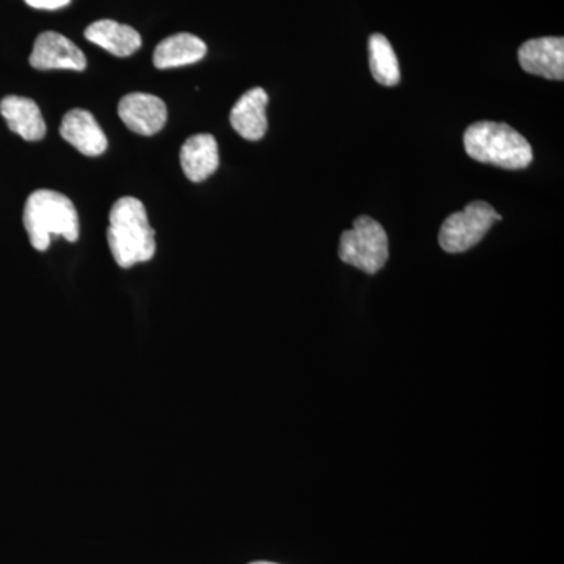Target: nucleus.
Wrapping results in <instances>:
<instances>
[{
    "instance_id": "13",
    "label": "nucleus",
    "mask_w": 564,
    "mask_h": 564,
    "mask_svg": "<svg viewBox=\"0 0 564 564\" xmlns=\"http://www.w3.org/2000/svg\"><path fill=\"white\" fill-rule=\"evenodd\" d=\"M206 54L207 46L202 39L192 33H176L159 43L152 61L158 69L180 68L203 61Z\"/></svg>"
},
{
    "instance_id": "2",
    "label": "nucleus",
    "mask_w": 564,
    "mask_h": 564,
    "mask_svg": "<svg viewBox=\"0 0 564 564\" xmlns=\"http://www.w3.org/2000/svg\"><path fill=\"white\" fill-rule=\"evenodd\" d=\"M24 226L36 251H46L55 236L70 243L79 240V214L76 206L68 196L58 192H33L25 203Z\"/></svg>"
},
{
    "instance_id": "3",
    "label": "nucleus",
    "mask_w": 564,
    "mask_h": 564,
    "mask_svg": "<svg viewBox=\"0 0 564 564\" xmlns=\"http://www.w3.org/2000/svg\"><path fill=\"white\" fill-rule=\"evenodd\" d=\"M464 148L474 161L505 170L527 169L533 162L529 141L503 122H475L464 133Z\"/></svg>"
},
{
    "instance_id": "11",
    "label": "nucleus",
    "mask_w": 564,
    "mask_h": 564,
    "mask_svg": "<svg viewBox=\"0 0 564 564\" xmlns=\"http://www.w3.org/2000/svg\"><path fill=\"white\" fill-rule=\"evenodd\" d=\"M181 166L188 181H206L220 166L217 140L210 133L191 137L182 147Z\"/></svg>"
},
{
    "instance_id": "15",
    "label": "nucleus",
    "mask_w": 564,
    "mask_h": 564,
    "mask_svg": "<svg viewBox=\"0 0 564 564\" xmlns=\"http://www.w3.org/2000/svg\"><path fill=\"white\" fill-rule=\"evenodd\" d=\"M369 57L373 79L384 87H395L400 82L399 61L391 43L381 33L370 36Z\"/></svg>"
},
{
    "instance_id": "1",
    "label": "nucleus",
    "mask_w": 564,
    "mask_h": 564,
    "mask_svg": "<svg viewBox=\"0 0 564 564\" xmlns=\"http://www.w3.org/2000/svg\"><path fill=\"white\" fill-rule=\"evenodd\" d=\"M110 226L107 231L109 247L115 262L121 269H131L135 263L154 258L155 231L148 220L147 207L133 196H124L110 210Z\"/></svg>"
},
{
    "instance_id": "17",
    "label": "nucleus",
    "mask_w": 564,
    "mask_h": 564,
    "mask_svg": "<svg viewBox=\"0 0 564 564\" xmlns=\"http://www.w3.org/2000/svg\"><path fill=\"white\" fill-rule=\"evenodd\" d=\"M250 564H276V563H270V562H254V563H250Z\"/></svg>"
},
{
    "instance_id": "4",
    "label": "nucleus",
    "mask_w": 564,
    "mask_h": 564,
    "mask_svg": "<svg viewBox=\"0 0 564 564\" xmlns=\"http://www.w3.org/2000/svg\"><path fill=\"white\" fill-rule=\"evenodd\" d=\"M340 261L369 274L380 272L389 258V240L383 226L370 217H359L340 237Z\"/></svg>"
},
{
    "instance_id": "6",
    "label": "nucleus",
    "mask_w": 564,
    "mask_h": 564,
    "mask_svg": "<svg viewBox=\"0 0 564 564\" xmlns=\"http://www.w3.org/2000/svg\"><path fill=\"white\" fill-rule=\"evenodd\" d=\"M118 115L129 131L143 137L161 132L169 120L165 102L148 93L126 95L118 106Z\"/></svg>"
},
{
    "instance_id": "14",
    "label": "nucleus",
    "mask_w": 564,
    "mask_h": 564,
    "mask_svg": "<svg viewBox=\"0 0 564 564\" xmlns=\"http://www.w3.org/2000/svg\"><path fill=\"white\" fill-rule=\"evenodd\" d=\"M85 39L117 57H129L141 47V36L135 29L111 20L93 22L85 31Z\"/></svg>"
},
{
    "instance_id": "8",
    "label": "nucleus",
    "mask_w": 564,
    "mask_h": 564,
    "mask_svg": "<svg viewBox=\"0 0 564 564\" xmlns=\"http://www.w3.org/2000/svg\"><path fill=\"white\" fill-rule=\"evenodd\" d=\"M519 63L522 69L544 79H564V40L545 36L527 41L519 47Z\"/></svg>"
},
{
    "instance_id": "9",
    "label": "nucleus",
    "mask_w": 564,
    "mask_h": 564,
    "mask_svg": "<svg viewBox=\"0 0 564 564\" xmlns=\"http://www.w3.org/2000/svg\"><path fill=\"white\" fill-rule=\"evenodd\" d=\"M61 135L88 158H98L104 154L109 144L96 118L90 111L82 109L70 110L63 117Z\"/></svg>"
},
{
    "instance_id": "10",
    "label": "nucleus",
    "mask_w": 564,
    "mask_h": 564,
    "mask_svg": "<svg viewBox=\"0 0 564 564\" xmlns=\"http://www.w3.org/2000/svg\"><path fill=\"white\" fill-rule=\"evenodd\" d=\"M267 106H269V95L263 88L256 87L245 93L242 98L232 107L231 117H229L234 131L243 137L245 140L258 141L263 139L267 128H269Z\"/></svg>"
},
{
    "instance_id": "12",
    "label": "nucleus",
    "mask_w": 564,
    "mask_h": 564,
    "mask_svg": "<svg viewBox=\"0 0 564 564\" xmlns=\"http://www.w3.org/2000/svg\"><path fill=\"white\" fill-rule=\"evenodd\" d=\"M0 113L6 118L10 131L18 133L21 139L40 141L46 135V122L33 99L7 96L0 102Z\"/></svg>"
},
{
    "instance_id": "16",
    "label": "nucleus",
    "mask_w": 564,
    "mask_h": 564,
    "mask_svg": "<svg viewBox=\"0 0 564 564\" xmlns=\"http://www.w3.org/2000/svg\"><path fill=\"white\" fill-rule=\"evenodd\" d=\"M24 2L36 10H61L69 6L70 0H24Z\"/></svg>"
},
{
    "instance_id": "7",
    "label": "nucleus",
    "mask_w": 564,
    "mask_h": 564,
    "mask_svg": "<svg viewBox=\"0 0 564 564\" xmlns=\"http://www.w3.org/2000/svg\"><path fill=\"white\" fill-rule=\"evenodd\" d=\"M31 65L35 69H73L87 68V57L84 52L57 32L41 33L35 41L31 55Z\"/></svg>"
},
{
    "instance_id": "5",
    "label": "nucleus",
    "mask_w": 564,
    "mask_h": 564,
    "mask_svg": "<svg viewBox=\"0 0 564 564\" xmlns=\"http://www.w3.org/2000/svg\"><path fill=\"white\" fill-rule=\"evenodd\" d=\"M500 220L502 215L497 214L488 203H470L466 209L455 212L443 223L440 232L441 248L452 254L470 250L484 240L494 223Z\"/></svg>"
}]
</instances>
